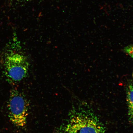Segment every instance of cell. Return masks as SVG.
Instances as JSON below:
<instances>
[{
	"label": "cell",
	"instance_id": "cell-1",
	"mask_svg": "<svg viewBox=\"0 0 133 133\" xmlns=\"http://www.w3.org/2000/svg\"><path fill=\"white\" fill-rule=\"evenodd\" d=\"M104 125L91 110L74 108L57 133H104Z\"/></svg>",
	"mask_w": 133,
	"mask_h": 133
},
{
	"label": "cell",
	"instance_id": "cell-5",
	"mask_svg": "<svg viewBox=\"0 0 133 133\" xmlns=\"http://www.w3.org/2000/svg\"><path fill=\"white\" fill-rule=\"evenodd\" d=\"M124 51L133 59V45L126 46L124 48Z\"/></svg>",
	"mask_w": 133,
	"mask_h": 133
},
{
	"label": "cell",
	"instance_id": "cell-3",
	"mask_svg": "<svg viewBox=\"0 0 133 133\" xmlns=\"http://www.w3.org/2000/svg\"><path fill=\"white\" fill-rule=\"evenodd\" d=\"M8 103V116L10 121L17 127H25L27 121L29 106L24 95L17 89H11Z\"/></svg>",
	"mask_w": 133,
	"mask_h": 133
},
{
	"label": "cell",
	"instance_id": "cell-2",
	"mask_svg": "<svg viewBox=\"0 0 133 133\" xmlns=\"http://www.w3.org/2000/svg\"><path fill=\"white\" fill-rule=\"evenodd\" d=\"M2 61L4 74L8 82H19L26 77L29 66L27 58L12 45L5 51Z\"/></svg>",
	"mask_w": 133,
	"mask_h": 133
},
{
	"label": "cell",
	"instance_id": "cell-4",
	"mask_svg": "<svg viewBox=\"0 0 133 133\" xmlns=\"http://www.w3.org/2000/svg\"><path fill=\"white\" fill-rule=\"evenodd\" d=\"M127 100L129 113L130 117L133 115V85L130 84L127 91Z\"/></svg>",
	"mask_w": 133,
	"mask_h": 133
},
{
	"label": "cell",
	"instance_id": "cell-6",
	"mask_svg": "<svg viewBox=\"0 0 133 133\" xmlns=\"http://www.w3.org/2000/svg\"><path fill=\"white\" fill-rule=\"evenodd\" d=\"M130 117L131 119H132V120L133 121V115H132V116H131Z\"/></svg>",
	"mask_w": 133,
	"mask_h": 133
},
{
	"label": "cell",
	"instance_id": "cell-7",
	"mask_svg": "<svg viewBox=\"0 0 133 133\" xmlns=\"http://www.w3.org/2000/svg\"></svg>",
	"mask_w": 133,
	"mask_h": 133
}]
</instances>
